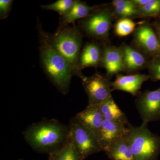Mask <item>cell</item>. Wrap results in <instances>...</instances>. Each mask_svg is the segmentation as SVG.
<instances>
[{
    "label": "cell",
    "instance_id": "cell-11",
    "mask_svg": "<svg viewBox=\"0 0 160 160\" xmlns=\"http://www.w3.org/2000/svg\"><path fill=\"white\" fill-rule=\"evenodd\" d=\"M119 47L122 54L124 72L137 73L138 72L147 69L150 58L126 43H122Z\"/></svg>",
    "mask_w": 160,
    "mask_h": 160
},
{
    "label": "cell",
    "instance_id": "cell-13",
    "mask_svg": "<svg viewBox=\"0 0 160 160\" xmlns=\"http://www.w3.org/2000/svg\"><path fill=\"white\" fill-rule=\"evenodd\" d=\"M149 79V76L145 74L137 73L125 75L118 73L112 82V91L121 90L137 96L143 83Z\"/></svg>",
    "mask_w": 160,
    "mask_h": 160
},
{
    "label": "cell",
    "instance_id": "cell-27",
    "mask_svg": "<svg viewBox=\"0 0 160 160\" xmlns=\"http://www.w3.org/2000/svg\"><path fill=\"white\" fill-rule=\"evenodd\" d=\"M131 1L134 6L138 9L146 5L149 2L150 0H131Z\"/></svg>",
    "mask_w": 160,
    "mask_h": 160
},
{
    "label": "cell",
    "instance_id": "cell-3",
    "mask_svg": "<svg viewBox=\"0 0 160 160\" xmlns=\"http://www.w3.org/2000/svg\"><path fill=\"white\" fill-rule=\"evenodd\" d=\"M47 36L51 46L69 64L73 75L85 78L79 63L84 34L78 26L74 24L58 29L54 33L47 32Z\"/></svg>",
    "mask_w": 160,
    "mask_h": 160
},
{
    "label": "cell",
    "instance_id": "cell-15",
    "mask_svg": "<svg viewBox=\"0 0 160 160\" xmlns=\"http://www.w3.org/2000/svg\"><path fill=\"white\" fill-rule=\"evenodd\" d=\"M75 118L97 136L102 126L104 118L99 105L87 106Z\"/></svg>",
    "mask_w": 160,
    "mask_h": 160
},
{
    "label": "cell",
    "instance_id": "cell-25",
    "mask_svg": "<svg viewBox=\"0 0 160 160\" xmlns=\"http://www.w3.org/2000/svg\"><path fill=\"white\" fill-rule=\"evenodd\" d=\"M13 2L12 0H0V19H5L9 16Z\"/></svg>",
    "mask_w": 160,
    "mask_h": 160
},
{
    "label": "cell",
    "instance_id": "cell-24",
    "mask_svg": "<svg viewBox=\"0 0 160 160\" xmlns=\"http://www.w3.org/2000/svg\"><path fill=\"white\" fill-rule=\"evenodd\" d=\"M147 69L148 75L152 82L160 81V56L150 58Z\"/></svg>",
    "mask_w": 160,
    "mask_h": 160
},
{
    "label": "cell",
    "instance_id": "cell-8",
    "mask_svg": "<svg viewBox=\"0 0 160 160\" xmlns=\"http://www.w3.org/2000/svg\"><path fill=\"white\" fill-rule=\"evenodd\" d=\"M82 84L89 100L88 106L99 105L112 96V82L98 72L82 80Z\"/></svg>",
    "mask_w": 160,
    "mask_h": 160
},
{
    "label": "cell",
    "instance_id": "cell-18",
    "mask_svg": "<svg viewBox=\"0 0 160 160\" xmlns=\"http://www.w3.org/2000/svg\"><path fill=\"white\" fill-rule=\"evenodd\" d=\"M105 152L111 160H134L127 135L115 142Z\"/></svg>",
    "mask_w": 160,
    "mask_h": 160
},
{
    "label": "cell",
    "instance_id": "cell-20",
    "mask_svg": "<svg viewBox=\"0 0 160 160\" xmlns=\"http://www.w3.org/2000/svg\"><path fill=\"white\" fill-rule=\"evenodd\" d=\"M49 160H83L72 143L67 139L62 146L49 154Z\"/></svg>",
    "mask_w": 160,
    "mask_h": 160
},
{
    "label": "cell",
    "instance_id": "cell-17",
    "mask_svg": "<svg viewBox=\"0 0 160 160\" xmlns=\"http://www.w3.org/2000/svg\"><path fill=\"white\" fill-rule=\"evenodd\" d=\"M99 106L104 119L127 126L131 125L126 114L119 108L112 96Z\"/></svg>",
    "mask_w": 160,
    "mask_h": 160
},
{
    "label": "cell",
    "instance_id": "cell-26",
    "mask_svg": "<svg viewBox=\"0 0 160 160\" xmlns=\"http://www.w3.org/2000/svg\"><path fill=\"white\" fill-rule=\"evenodd\" d=\"M152 26L153 27L156 33L158 40L160 46V24L157 21H155L151 23Z\"/></svg>",
    "mask_w": 160,
    "mask_h": 160
},
{
    "label": "cell",
    "instance_id": "cell-19",
    "mask_svg": "<svg viewBox=\"0 0 160 160\" xmlns=\"http://www.w3.org/2000/svg\"><path fill=\"white\" fill-rule=\"evenodd\" d=\"M111 5L115 18L133 19L144 18L131 0H113Z\"/></svg>",
    "mask_w": 160,
    "mask_h": 160
},
{
    "label": "cell",
    "instance_id": "cell-2",
    "mask_svg": "<svg viewBox=\"0 0 160 160\" xmlns=\"http://www.w3.org/2000/svg\"><path fill=\"white\" fill-rule=\"evenodd\" d=\"M23 135L32 149L50 154L67 141L68 126L56 120H43L28 127L23 132Z\"/></svg>",
    "mask_w": 160,
    "mask_h": 160
},
{
    "label": "cell",
    "instance_id": "cell-16",
    "mask_svg": "<svg viewBox=\"0 0 160 160\" xmlns=\"http://www.w3.org/2000/svg\"><path fill=\"white\" fill-rule=\"evenodd\" d=\"M101 5L89 6L86 2L77 0L71 11L66 15L60 18L58 29H62L69 26L70 24L74 25L76 21L85 18L99 8Z\"/></svg>",
    "mask_w": 160,
    "mask_h": 160
},
{
    "label": "cell",
    "instance_id": "cell-7",
    "mask_svg": "<svg viewBox=\"0 0 160 160\" xmlns=\"http://www.w3.org/2000/svg\"><path fill=\"white\" fill-rule=\"evenodd\" d=\"M149 58L160 56V46L156 33L151 23L141 22L133 32L132 45Z\"/></svg>",
    "mask_w": 160,
    "mask_h": 160
},
{
    "label": "cell",
    "instance_id": "cell-21",
    "mask_svg": "<svg viewBox=\"0 0 160 160\" xmlns=\"http://www.w3.org/2000/svg\"><path fill=\"white\" fill-rule=\"evenodd\" d=\"M77 0H58L49 5H41L43 9L56 12L61 17L66 16L71 11Z\"/></svg>",
    "mask_w": 160,
    "mask_h": 160
},
{
    "label": "cell",
    "instance_id": "cell-5",
    "mask_svg": "<svg viewBox=\"0 0 160 160\" xmlns=\"http://www.w3.org/2000/svg\"><path fill=\"white\" fill-rule=\"evenodd\" d=\"M134 160H157L160 152V136L147 126L129 128L127 135Z\"/></svg>",
    "mask_w": 160,
    "mask_h": 160
},
{
    "label": "cell",
    "instance_id": "cell-6",
    "mask_svg": "<svg viewBox=\"0 0 160 160\" xmlns=\"http://www.w3.org/2000/svg\"><path fill=\"white\" fill-rule=\"evenodd\" d=\"M68 139L83 160L93 153L102 151L97 136L75 117L71 119L68 126Z\"/></svg>",
    "mask_w": 160,
    "mask_h": 160
},
{
    "label": "cell",
    "instance_id": "cell-4",
    "mask_svg": "<svg viewBox=\"0 0 160 160\" xmlns=\"http://www.w3.org/2000/svg\"><path fill=\"white\" fill-rule=\"evenodd\" d=\"M114 18L111 4L102 5L88 17L79 20L78 27L88 37L102 44H109V31Z\"/></svg>",
    "mask_w": 160,
    "mask_h": 160
},
{
    "label": "cell",
    "instance_id": "cell-10",
    "mask_svg": "<svg viewBox=\"0 0 160 160\" xmlns=\"http://www.w3.org/2000/svg\"><path fill=\"white\" fill-rule=\"evenodd\" d=\"M131 126H127L104 119L102 128L97 135L102 151L105 152L115 142L127 136Z\"/></svg>",
    "mask_w": 160,
    "mask_h": 160
},
{
    "label": "cell",
    "instance_id": "cell-12",
    "mask_svg": "<svg viewBox=\"0 0 160 160\" xmlns=\"http://www.w3.org/2000/svg\"><path fill=\"white\" fill-rule=\"evenodd\" d=\"M103 47V66L106 69V76L109 80L121 72L125 71L122 54L119 47L102 44Z\"/></svg>",
    "mask_w": 160,
    "mask_h": 160
},
{
    "label": "cell",
    "instance_id": "cell-1",
    "mask_svg": "<svg viewBox=\"0 0 160 160\" xmlns=\"http://www.w3.org/2000/svg\"><path fill=\"white\" fill-rule=\"evenodd\" d=\"M39 38L40 60L41 66L51 82L61 93L66 95L69 91L72 71L69 64L52 47L43 30L41 23L38 26Z\"/></svg>",
    "mask_w": 160,
    "mask_h": 160
},
{
    "label": "cell",
    "instance_id": "cell-23",
    "mask_svg": "<svg viewBox=\"0 0 160 160\" xmlns=\"http://www.w3.org/2000/svg\"><path fill=\"white\" fill-rule=\"evenodd\" d=\"M138 9L144 18H156L160 15V0H150L146 5Z\"/></svg>",
    "mask_w": 160,
    "mask_h": 160
},
{
    "label": "cell",
    "instance_id": "cell-9",
    "mask_svg": "<svg viewBox=\"0 0 160 160\" xmlns=\"http://www.w3.org/2000/svg\"><path fill=\"white\" fill-rule=\"evenodd\" d=\"M135 105L142 120V126L160 120V87L154 90L140 92Z\"/></svg>",
    "mask_w": 160,
    "mask_h": 160
},
{
    "label": "cell",
    "instance_id": "cell-28",
    "mask_svg": "<svg viewBox=\"0 0 160 160\" xmlns=\"http://www.w3.org/2000/svg\"><path fill=\"white\" fill-rule=\"evenodd\" d=\"M155 21H157V22H158L160 24V15L157 18H155Z\"/></svg>",
    "mask_w": 160,
    "mask_h": 160
},
{
    "label": "cell",
    "instance_id": "cell-22",
    "mask_svg": "<svg viewBox=\"0 0 160 160\" xmlns=\"http://www.w3.org/2000/svg\"><path fill=\"white\" fill-rule=\"evenodd\" d=\"M136 25V23L131 19H118L114 25L115 33L119 37L127 36L133 32Z\"/></svg>",
    "mask_w": 160,
    "mask_h": 160
},
{
    "label": "cell",
    "instance_id": "cell-14",
    "mask_svg": "<svg viewBox=\"0 0 160 160\" xmlns=\"http://www.w3.org/2000/svg\"><path fill=\"white\" fill-rule=\"evenodd\" d=\"M103 49L102 46L97 42H88L81 51L79 58L82 70L88 67H102Z\"/></svg>",
    "mask_w": 160,
    "mask_h": 160
}]
</instances>
